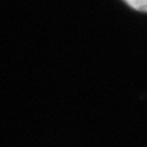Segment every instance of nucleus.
Instances as JSON below:
<instances>
[{
    "instance_id": "obj_1",
    "label": "nucleus",
    "mask_w": 147,
    "mask_h": 147,
    "mask_svg": "<svg viewBox=\"0 0 147 147\" xmlns=\"http://www.w3.org/2000/svg\"><path fill=\"white\" fill-rule=\"evenodd\" d=\"M129 6H131L134 10L147 12V0H124Z\"/></svg>"
}]
</instances>
